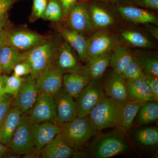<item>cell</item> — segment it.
<instances>
[{"instance_id":"6da1fadb","label":"cell","mask_w":158,"mask_h":158,"mask_svg":"<svg viewBox=\"0 0 158 158\" xmlns=\"http://www.w3.org/2000/svg\"><path fill=\"white\" fill-rule=\"evenodd\" d=\"M60 133L74 151L81 149L99 131L89 115L59 125Z\"/></svg>"},{"instance_id":"7a4b0ae2","label":"cell","mask_w":158,"mask_h":158,"mask_svg":"<svg viewBox=\"0 0 158 158\" xmlns=\"http://www.w3.org/2000/svg\"><path fill=\"white\" fill-rule=\"evenodd\" d=\"M125 102L105 95L92 109L89 116L99 131L118 126Z\"/></svg>"},{"instance_id":"3957f363","label":"cell","mask_w":158,"mask_h":158,"mask_svg":"<svg viewBox=\"0 0 158 158\" xmlns=\"http://www.w3.org/2000/svg\"><path fill=\"white\" fill-rule=\"evenodd\" d=\"M129 145L124 135L118 131L100 135L90 144V155L95 158H108L126 152Z\"/></svg>"},{"instance_id":"277c9868","label":"cell","mask_w":158,"mask_h":158,"mask_svg":"<svg viewBox=\"0 0 158 158\" xmlns=\"http://www.w3.org/2000/svg\"><path fill=\"white\" fill-rule=\"evenodd\" d=\"M56 48L51 40L31 50L25 52V61L31 67V75L37 80L40 74L53 63Z\"/></svg>"},{"instance_id":"5b68a950","label":"cell","mask_w":158,"mask_h":158,"mask_svg":"<svg viewBox=\"0 0 158 158\" xmlns=\"http://www.w3.org/2000/svg\"><path fill=\"white\" fill-rule=\"evenodd\" d=\"M32 125L28 115L27 113L22 114L9 145L13 153L29 155L37 151L34 144Z\"/></svg>"},{"instance_id":"8992f818","label":"cell","mask_w":158,"mask_h":158,"mask_svg":"<svg viewBox=\"0 0 158 158\" xmlns=\"http://www.w3.org/2000/svg\"><path fill=\"white\" fill-rule=\"evenodd\" d=\"M105 95L102 79L91 80L75 98L77 117L84 118Z\"/></svg>"},{"instance_id":"52a82bcc","label":"cell","mask_w":158,"mask_h":158,"mask_svg":"<svg viewBox=\"0 0 158 158\" xmlns=\"http://www.w3.org/2000/svg\"><path fill=\"white\" fill-rule=\"evenodd\" d=\"M32 124L45 122L57 123L56 106L54 97L45 92H38L37 98L27 113Z\"/></svg>"},{"instance_id":"ba28073f","label":"cell","mask_w":158,"mask_h":158,"mask_svg":"<svg viewBox=\"0 0 158 158\" xmlns=\"http://www.w3.org/2000/svg\"><path fill=\"white\" fill-rule=\"evenodd\" d=\"M38 93L37 80L31 75L23 78L21 86L14 96L13 107L17 108L22 114L27 113L34 105Z\"/></svg>"},{"instance_id":"9c48e42d","label":"cell","mask_w":158,"mask_h":158,"mask_svg":"<svg viewBox=\"0 0 158 158\" xmlns=\"http://www.w3.org/2000/svg\"><path fill=\"white\" fill-rule=\"evenodd\" d=\"M47 37L32 31H18L10 32L7 46L25 52L31 50L47 41Z\"/></svg>"},{"instance_id":"30bf717a","label":"cell","mask_w":158,"mask_h":158,"mask_svg":"<svg viewBox=\"0 0 158 158\" xmlns=\"http://www.w3.org/2000/svg\"><path fill=\"white\" fill-rule=\"evenodd\" d=\"M57 113V123L59 125L73 120L77 117V110L74 98L61 87L53 95Z\"/></svg>"},{"instance_id":"8fae6325","label":"cell","mask_w":158,"mask_h":158,"mask_svg":"<svg viewBox=\"0 0 158 158\" xmlns=\"http://www.w3.org/2000/svg\"><path fill=\"white\" fill-rule=\"evenodd\" d=\"M63 74L62 71L53 63L36 80L38 92H45L53 96L62 87Z\"/></svg>"},{"instance_id":"7c38bea8","label":"cell","mask_w":158,"mask_h":158,"mask_svg":"<svg viewBox=\"0 0 158 158\" xmlns=\"http://www.w3.org/2000/svg\"><path fill=\"white\" fill-rule=\"evenodd\" d=\"M116 43L114 37L104 31L93 34L87 39V61L94 57L110 52L116 46Z\"/></svg>"},{"instance_id":"4fadbf2b","label":"cell","mask_w":158,"mask_h":158,"mask_svg":"<svg viewBox=\"0 0 158 158\" xmlns=\"http://www.w3.org/2000/svg\"><path fill=\"white\" fill-rule=\"evenodd\" d=\"M90 80V74L86 65L76 72L64 74L62 86L74 98H76Z\"/></svg>"},{"instance_id":"5bb4252c","label":"cell","mask_w":158,"mask_h":158,"mask_svg":"<svg viewBox=\"0 0 158 158\" xmlns=\"http://www.w3.org/2000/svg\"><path fill=\"white\" fill-rule=\"evenodd\" d=\"M53 63L63 74L76 72L83 67L67 42L62 44L59 51H56Z\"/></svg>"},{"instance_id":"9a60e30c","label":"cell","mask_w":158,"mask_h":158,"mask_svg":"<svg viewBox=\"0 0 158 158\" xmlns=\"http://www.w3.org/2000/svg\"><path fill=\"white\" fill-rule=\"evenodd\" d=\"M125 80L121 74L113 71L105 79L102 88L105 95L120 102L129 100L126 88Z\"/></svg>"},{"instance_id":"2e32d148","label":"cell","mask_w":158,"mask_h":158,"mask_svg":"<svg viewBox=\"0 0 158 158\" xmlns=\"http://www.w3.org/2000/svg\"><path fill=\"white\" fill-rule=\"evenodd\" d=\"M32 131L34 144L40 152L60 133L59 125L51 122L32 124Z\"/></svg>"},{"instance_id":"e0dca14e","label":"cell","mask_w":158,"mask_h":158,"mask_svg":"<svg viewBox=\"0 0 158 158\" xmlns=\"http://www.w3.org/2000/svg\"><path fill=\"white\" fill-rule=\"evenodd\" d=\"M69 14V23L72 30L80 32H86L90 31L93 27L90 12L84 2L76 3Z\"/></svg>"},{"instance_id":"ac0fdd59","label":"cell","mask_w":158,"mask_h":158,"mask_svg":"<svg viewBox=\"0 0 158 158\" xmlns=\"http://www.w3.org/2000/svg\"><path fill=\"white\" fill-rule=\"evenodd\" d=\"M74 151L60 133L40 152L41 158H68L72 156Z\"/></svg>"},{"instance_id":"d6986e66","label":"cell","mask_w":158,"mask_h":158,"mask_svg":"<svg viewBox=\"0 0 158 158\" xmlns=\"http://www.w3.org/2000/svg\"><path fill=\"white\" fill-rule=\"evenodd\" d=\"M126 88L129 100L141 103L156 101L151 89L142 79L126 80Z\"/></svg>"},{"instance_id":"ffe728a7","label":"cell","mask_w":158,"mask_h":158,"mask_svg":"<svg viewBox=\"0 0 158 158\" xmlns=\"http://www.w3.org/2000/svg\"><path fill=\"white\" fill-rule=\"evenodd\" d=\"M134 128L130 131V136L136 144L146 148H152L157 146V127L148 126Z\"/></svg>"},{"instance_id":"44dd1931","label":"cell","mask_w":158,"mask_h":158,"mask_svg":"<svg viewBox=\"0 0 158 158\" xmlns=\"http://www.w3.org/2000/svg\"><path fill=\"white\" fill-rule=\"evenodd\" d=\"M22 114L19 110L13 107L0 126V142L7 147H9Z\"/></svg>"},{"instance_id":"7402d4cb","label":"cell","mask_w":158,"mask_h":158,"mask_svg":"<svg viewBox=\"0 0 158 158\" xmlns=\"http://www.w3.org/2000/svg\"><path fill=\"white\" fill-rule=\"evenodd\" d=\"M117 9L123 17L130 21L137 23H151L158 26V20L155 15L144 9L133 6H119Z\"/></svg>"},{"instance_id":"603a6c76","label":"cell","mask_w":158,"mask_h":158,"mask_svg":"<svg viewBox=\"0 0 158 158\" xmlns=\"http://www.w3.org/2000/svg\"><path fill=\"white\" fill-rule=\"evenodd\" d=\"M143 103L136 101L129 100L125 102L123 108L120 123L116 131L125 135L131 129L139 108Z\"/></svg>"},{"instance_id":"cb8c5ba5","label":"cell","mask_w":158,"mask_h":158,"mask_svg":"<svg viewBox=\"0 0 158 158\" xmlns=\"http://www.w3.org/2000/svg\"><path fill=\"white\" fill-rule=\"evenodd\" d=\"M25 61V52L10 46H5L0 49V62L3 72L10 74L15 65Z\"/></svg>"},{"instance_id":"d4e9b609","label":"cell","mask_w":158,"mask_h":158,"mask_svg":"<svg viewBox=\"0 0 158 158\" xmlns=\"http://www.w3.org/2000/svg\"><path fill=\"white\" fill-rule=\"evenodd\" d=\"M110 57V66L113 71L121 74L126 66L133 59L134 53L126 46L118 44L114 48Z\"/></svg>"},{"instance_id":"484cf974","label":"cell","mask_w":158,"mask_h":158,"mask_svg":"<svg viewBox=\"0 0 158 158\" xmlns=\"http://www.w3.org/2000/svg\"><path fill=\"white\" fill-rule=\"evenodd\" d=\"M61 34L69 44L76 52L80 60L83 62H86L87 39L80 32L72 29H63Z\"/></svg>"},{"instance_id":"4316f807","label":"cell","mask_w":158,"mask_h":158,"mask_svg":"<svg viewBox=\"0 0 158 158\" xmlns=\"http://www.w3.org/2000/svg\"><path fill=\"white\" fill-rule=\"evenodd\" d=\"M158 118V103L152 101L143 103L136 114L134 123L138 125L150 124Z\"/></svg>"},{"instance_id":"83f0119b","label":"cell","mask_w":158,"mask_h":158,"mask_svg":"<svg viewBox=\"0 0 158 158\" xmlns=\"http://www.w3.org/2000/svg\"><path fill=\"white\" fill-rule=\"evenodd\" d=\"M110 52L99 55L88 59L86 65L91 80L102 79L108 66H110Z\"/></svg>"},{"instance_id":"f1b7e54d","label":"cell","mask_w":158,"mask_h":158,"mask_svg":"<svg viewBox=\"0 0 158 158\" xmlns=\"http://www.w3.org/2000/svg\"><path fill=\"white\" fill-rule=\"evenodd\" d=\"M90 11L92 24L96 27H106L113 23V18L101 7L92 5L90 6Z\"/></svg>"},{"instance_id":"f546056e","label":"cell","mask_w":158,"mask_h":158,"mask_svg":"<svg viewBox=\"0 0 158 158\" xmlns=\"http://www.w3.org/2000/svg\"><path fill=\"white\" fill-rule=\"evenodd\" d=\"M134 54L144 73L158 77V60L157 57L143 53H134Z\"/></svg>"},{"instance_id":"4dcf8cb0","label":"cell","mask_w":158,"mask_h":158,"mask_svg":"<svg viewBox=\"0 0 158 158\" xmlns=\"http://www.w3.org/2000/svg\"><path fill=\"white\" fill-rule=\"evenodd\" d=\"M121 37L128 44L135 47L149 48L152 47V42L143 34L132 31H126L122 33Z\"/></svg>"},{"instance_id":"1f68e13d","label":"cell","mask_w":158,"mask_h":158,"mask_svg":"<svg viewBox=\"0 0 158 158\" xmlns=\"http://www.w3.org/2000/svg\"><path fill=\"white\" fill-rule=\"evenodd\" d=\"M63 17V11L59 0H49L42 18L53 22L59 21Z\"/></svg>"},{"instance_id":"d6a6232c","label":"cell","mask_w":158,"mask_h":158,"mask_svg":"<svg viewBox=\"0 0 158 158\" xmlns=\"http://www.w3.org/2000/svg\"><path fill=\"white\" fill-rule=\"evenodd\" d=\"M121 75L126 80L143 78L144 76V71L134 54L133 59L123 71Z\"/></svg>"},{"instance_id":"836d02e7","label":"cell","mask_w":158,"mask_h":158,"mask_svg":"<svg viewBox=\"0 0 158 158\" xmlns=\"http://www.w3.org/2000/svg\"><path fill=\"white\" fill-rule=\"evenodd\" d=\"M23 81V78L18 77L13 74L11 76H7L5 85V93L15 96L20 88Z\"/></svg>"},{"instance_id":"e575fe53","label":"cell","mask_w":158,"mask_h":158,"mask_svg":"<svg viewBox=\"0 0 158 158\" xmlns=\"http://www.w3.org/2000/svg\"><path fill=\"white\" fill-rule=\"evenodd\" d=\"M48 2V0H33L32 15L33 19L42 18Z\"/></svg>"},{"instance_id":"d590c367","label":"cell","mask_w":158,"mask_h":158,"mask_svg":"<svg viewBox=\"0 0 158 158\" xmlns=\"http://www.w3.org/2000/svg\"><path fill=\"white\" fill-rule=\"evenodd\" d=\"M142 80L149 86L153 93L156 100L158 101V77L144 73V76Z\"/></svg>"},{"instance_id":"8d00e7d4","label":"cell","mask_w":158,"mask_h":158,"mask_svg":"<svg viewBox=\"0 0 158 158\" xmlns=\"http://www.w3.org/2000/svg\"><path fill=\"white\" fill-rule=\"evenodd\" d=\"M13 74L22 77L31 74V67L28 62L26 61L19 62L15 66L13 69Z\"/></svg>"},{"instance_id":"74e56055","label":"cell","mask_w":158,"mask_h":158,"mask_svg":"<svg viewBox=\"0 0 158 158\" xmlns=\"http://www.w3.org/2000/svg\"><path fill=\"white\" fill-rule=\"evenodd\" d=\"M11 101L9 99L0 101V126L11 110Z\"/></svg>"},{"instance_id":"f35d334b","label":"cell","mask_w":158,"mask_h":158,"mask_svg":"<svg viewBox=\"0 0 158 158\" xmlns=\"http://www.w3.org/2000/svg\"><path fill=\"white\" fill-rule=\"evenodd\" d=\"M81 0H59L63 9V17H66L69 14L73 6Z\"/></svg>"},{"instance_id":"ab89813d","label":"cell","mask_w":158,"mask_h":158,"mask_svg":"<svg viewBox=\"0 0 158 158\" xmlns=\"http://www.w3.org/2000/svg\"><path fill=\"white\" fill-rule=\"evenodd\" d=\"M136 5L148 9L158 10V0H138L135 2Z\"/></svg>"},{"instance_id":"60d3db41","label":"cell","mask_w":158,"mask_h":158,"mask_svg":"<svg viewBox=\"0 0 158 158\" xmlns=\"http://www.w3.org/2000/svg\"><path fill=\"white\" fill-rule=\"evenodd\" d=\"M18 0H0V15L7 13L11 6Z\"/></svg>"},{"instance_id":"b9f144b4","label":"cell","mask_w":158,"mask_h":158,"mask_svg":"<svg viewBox=\"0 0 158 158\" xmlns=\"http://www.w3.org/2000/svg\"><path fill=\"white\" fill-rule=\"evenodd\" d=\"M7 76L0 75V101L8 99L7 94L5 93V85Z\"/></svg>"},{"instance_id":"7bdbcfd3","label":"cell","mask_w":158,"mask_h":158,"mask_svg":"<svg viewBox=\"0 0 158 158\" xmlns=\"http://www.w3.org/2000/svg\"><path fill=\"white\" fill-rule=\"evenodd\" d=\"M10 32L11 31L6 29L0 31V49L7 45L8 37Z\"/></svg>"},{"instance_id":"ee69618b","label":"cell","mask_w":158,"mask_h":158,"mask_svg":"<svg viewBox=\"0 0 158 158\" xmlns=\"http://www.w3.org/2000/svg\"><path fill=\"white\" fill-rule=\"evenodd\" d=\"M8 22V16L7 13L0 15V31L5 29Z\"/></svg>"},{"instance_id":"f6af8a7d","label":"cell","mask_w":158,"mask_h":158,"mask_svg":"<svg viewBox=\"0 0 158 158\" xmlns=\"http://www.w3.org/2000/svg\"><path fill=\"white\" fill-rule=\"evenodd\" d=\"M88 154L86 152L81 150V149L75 151L72 157L73 158H87Z\"/></svg>"},{"instance_id":"bcb514c9","label":"cell","mask_w":158,"mask_h":158,"mask_svg":"<svg viewBox=\"0 0 158 158\" xmlns=\"http://www.w3.org/2000/svg\"><path fill=\"white\" fill-rule=\"evenodd\" d=\"M8 147L0 142V158L2 157L8 151Z\"/></svg>"},{"instance_id":"7dc6e473","label":"cell","mask_w":158,"mask_h":158,"mask_svg":"<svg viewBox=\"0 0 158 158\" xmlns=\"http://www.w3.org/2000/svg\"><path fill=\"white\" fill-rule=\"evenodd\" d=\"M150 29L151 34H152L153 36H154L155 37L156 39L157 40L158 39V29L156 28H153Z\"/></svg>"},{"instance_id":"c3c4849f","label":"cell","mask_w":158,"mask_h":158,"mask_svg":"<svg viewBox=\"0 0 158 158\" xmlns=\"http://www.w3.org/2000/svg\"><path fill=\"white\" fill-rule=\"evenodd\" d=\"M82 1L83 2H87V1H92V0H82ZM108 1L113 3H119L122 0H108Z\"/></svg>"},{"instance_id":"681fc988","label":"cell","mask_w":158,"mask_h":158,"mask_svg":"<svg viewBox=\"0 0 158 158\" xmlns=\"http://www.w3.org/2000/svg\"><path fill=\"white\" fill-rule=\"evenodd\" d=\"M3 72L2 67V64H1V62H0V75L2 74Z\"/></svg>"},{"instance_id":"f907efd6","label":"cell","mask_w":158,"mask_h":158,"mask_svg":"<svg viewBox=\"0 0 158 158\" xmlns=\"http://www.w3.org/2000/svg\"><path fill=\"white\" fill-rule=\"evenodd\" d=\"M127 1H130V2H136L138 1V0H127Z\"/></svg>"}]
</instances>
